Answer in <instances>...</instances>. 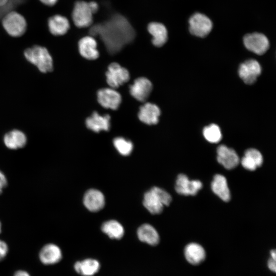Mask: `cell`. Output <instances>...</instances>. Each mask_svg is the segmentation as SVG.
<instances>
[{"label":"cell","mask_w":276,"mask_h":276,"mask_svg":"<svg viewBox=\"0 0 276 276\" xmlns=\"http://www.w3.org/2000/svg\"><path fill=\"white\" fill-rule=\"evenodd\" d=\"M90 34L100 35L107 51L112 54L120 51L135 36V32L128 20L119 14L113 16L103 24L93 26Z\"/></svg>","instance_id":"1"},{"label":"cell","mask_w":276,"mask_h":276,"mask_svg":"<svg viewBox=\"0 0 276 276\" xmlns=\"http://www.w3.org/2000/svg\"><path fill=\"white\" fill-rule=\"evenodd\" d=\"M26 60L36 66L39 71L46 73L53 70V59L48 49L40 45H34L24 52Z\"/></svg>","instance_id":"2"},{"label":"cell","mask_w":276,"mask_h":276,"mask_svg":"<svg viewBox=\"0 0 276 276\" xmlns=\"http://www.w3.org/2000/svg\"><path fill=\"white\" fill-rule=\"evenodd\" d=\"M1 22L6 33L13 38L22 36L28 29L26 18L15 10H12L5 13L1 18Z\"/></svg>","instance_id":"3"},{"label":"cell","mask_w":276,"mask_h":276,"mask_svg":"<svg viewBox=\"0 0 276 276\" xmlns=\"http://www.w3.org/2000/svg\"><path fill=\"white\" fill-rule=\"evenodd\" d=\"M189 25L190 33L200 37L206 36L213 28L211 20L205 15L198 12L193 14L190 17Z\"/></svg>","instance_id":"4"},{"label":"cell","mask_w":276,"mask_h":276,"mask_svg":"<svg viewBox=\"0 0 276 276\" xmlns=\"http://www.w3.org/2000/svg\"><path fill=\"white\" fill-rule=\"evenodd\" d=\"M92 12L88 3L82 1L76 2L74 5L72 18L74 25L78 28L89 27L93 22Z\"/></svg>","instance_id":"5"},{"label":"cell","mask_w":276,"mask_h":276,"mask_svg":"<svg viewBox=\"0 0 276 276\" xmlns=\"http://www.w3.org/2000/svg\"><path fill=\"white\" fill-rule=\"evenodd\" d=\"M243 43L247 50L259 55L265 53L269 47L267 37L258 32L246 34L243 37Z\"/></svg>","instance_id":"6"},{"label":"cell","mask_w":276,"mask_h":276,"mask_svg":"<svg viewBox=\"0 0 276 276\" xmlns=\"http://www.w3.org/2000/svg\"><path fill=\"white\" fill-rule=\"evenodd\" d=\"M106 77L109 86L112 88H116L128 82L130 75L127 69L113 62L108 66Z\"/></svg>","instance_id":"7"},{"label":"cell","mask_w":276,"mask_h":276,"mask_svg":"<svg viewBox=\"0 0 276 276\" xmlns=\"http://www.w3.org/2000/svg\"><path fill=\"white\" fill-rule=\"evenodd\" d=\"M261 67L256 60L249 59L241 64L238 73L240 77L247 84L255 83L261 74Z\"/></svg>","instance_id":"8"},{"label":"cell","mask_w":276,"mask_h":276,"mask_svg":"<svg viewBox=\"0 0 276 276\" xmlns=\"http://www.w3.org/2000/svg\"><path fill=\"white\" fill-rule=\"evenodd\" d=\"M202 187V183L200 180H190L186 175L180 174L177 176L175 189L176 192L180 195L194 196Z\"/></svg>","instance_id":"9"},{"label":"cell","mask_w":276,"mask_h":276,"mask_svg":"<svg viewBox=\"0 0 276 276\" xmlns=\"http://www.w3.org/2000/svg\"><path fill=\"white\" fill-rule=\"evenodd\" d=\"M99 103L105 108L116 110L121 102V96L119 93L112 88L100 89L97 93Z\"/></svg>","instance_id":"10"},{"label":"cell","mask_w":276,"mask_h":276,"mask_svg":"<svg viewBox=\"0 0 276 276\" xmlns=\"http://www.w3.org/2000/svg\"><path fill=\"white\" fill-rule=\"evenodd\" d=\"M39 259L45 265H54L59 262L62 258L60 248L54 243L44 245L39 252Z\"/></svg>","instance_id":"11"},{"label":"cell","mask_w":276,"mask_h":276,"mask_svg":"<svg viewBox=\"0 0 276 276\" xmlns=\"http://www.w3.org/2000/svg\"><path fill=\"white\" fill-rule=\"evenodd\" d=\"M152 89L151 81L145 77L135 79L133 84L129 87L131 95L140 102H145L149 97Z\"/></svg>","instance_id":"12"},{"label":"cell","mask_w":276,"mask_h":276,"mask_svg":"<svg viewBox=\"0 0 276 276\" xmlns=\"http://www.w3.org/2000/svg\"><path fill=\"white\" fill-rule=\"evenodd\" d=\"M217 159L225 169L231 170L236 167L240 159L236 151L225 145H220L217 149Z\"/></svg>","instance_id":"13"},{"label":"cell","mask_w":276,"mask_h":276,"mask_svg":"<svg viewBox=\"0 0 276 276\" xmlns=\"http://www.w3.org/2000/svg\"><path fill=\"white\" fill-rule=\"evenodd\" d=\"M47 28L49 33L53 36L65 35L70 28L68 19L60 14H54L50 16L47 20Z\"/></svg>","instance_id":"14"},{"label":"cell","mask_w":276,"mask_h":276,"mask_svg":"<svg viewBox=\"0 0 276 276\" xmlns=\"http://www.w3.org/2000/svg\"><path fill=\"white\" fill-rule=\"evenodd\" d=\"M83 204L91 212H97L105 205V197L103 193L96 189H89L83 197Z\"/></svg>","instance_id":"15"},{"label":"cell","mask_w":276,"mask_h":276,"mask_svg":"<svg viewBox=\"0 0 276 276\" xmlns=\"http://www.w3.org/2000/svg\"><path fill=\"white\" fill-rule=\"evenodd\" d=\"M160 114V110L159 107L154 104L148 102L140 107L138 117L143 123L151 125L158 123Z\"/></svg>","instance_id":"16"},{"label":"cell","mask_w":276,"mask_h":276,"mask_svg":"<svg viewBox=\"0 0 276 276\" xmlns=\"http://www.w3.org/2000/svg\"><path fill=\"white\" fill-rule=\"evenodd\" d=\"M185 259L193 265H197L202 263L206 258L204 248L196 243L187 244L184 249Z\"/></svg>","instance_id":"17"},{"label":"cell","mask_w":276,"mask_h":276,"mask_svg":"<svg viewBox=\"0 0 276 276\" xmlns=\"http://www.w3.org/2000/svg\"><path fill=\"white\" fill-rule=\"evenodd\" d=\"M97 43L92 36L82 38L78 42V50L80 55L88 60H95L99 57Z\"/></svg>","instance_id":"18"},{"label":"cell","mask_w":276,"mask_h":276,"mask_svg":"<svg viewBox=\"0 0 276 276\" xmlns=\"http://www.w3.org/2000/svg\"><path fill=\"white\" fill-rule=\"evenodd\" d=\"M5 146L11 150L24 147L27 143L26 135L21 130L13 129L6 133L3 137Z\"/></svg>","instance_id":"19"},{"label":"cell","mask_w":276,"mask_h":276,"mask_svg":"<svg viewBox=\"0 0 276 276\" xmlns=\"http://www.w3.org/2000/svg\"><path fill=\"white\" fill-rule=\"evenodd\" d=\"M110 120V117L108 114L102 116L95 111L90 117L87 118L85 124L90 130L95 132H99L109 129Z\"/></svg>","instance_id":"20"},{"label":"cell","mask_w":276,"mask_h":276,"mask_svg":"<svg viewBox=\"0 0 276 276\" xmlns=\"http://www.w3.org/2000/svg\"><path fill=\"white\" fill-rule=\"evenodd\" d=\"M147 29L152 35V42L157 47L164 45L168 40V31L166 27L157 22H152L148 24Z\"/></svg>","instance_id":"21"},{"label":"cell","mask_w":276,"mask_h":276,"mask_svg":"<svg viewBox=\"0 0 276 276\" xmlns=\"http://www.w3.org/2000/svg\"><path fill=\"white\" fill-rule=\"evenodd\" d=\"M213 192L221 200L227 202L231 199V193L226 178L222 175L216 174L211 183Z\"/></svg>","instance_id":"22"},{"label":"cell","mask_w":276,"mask_h":276,"mask_svg":"<svg viewBox=\"0 0 276 276\" xmlns=\"http://www.w3.org/2000/svg\"><path fill=\"white\" fill-rule=\"evenodd\" d=\"M139 240L149 245L154 246L159 242V236L155 228L149 224L140 226L137 231Z\"/></svg>","instance_id":"23"},{"label":"cell","mask_w":276,"mask_h":276,"mask_svg":"<svg viewBox=\"0 0 276 276\" xmlns=\"http://www.w3.org/2000/svg\"><path fill=\"white\" fill-rule=\"evenodd\" d=\"M74 268L77 273L83 276H91L99 270V262L93 259H86L75 262Z\"/></svg>","instance_id":"24"},{"label":"cell","mask_w":276,"mask_h":276,"mask_svg":"<svg viewBox=\"0 0 276 276\" xmlns=\"http://www.w3.org/2000/svg\"><path fill=\"white\" fill-rule=\"evenodd\" d=\"M143 205L152 214H158L162 213L164 206L151 189L145 193Z\"/></svg>","instance_id":"25"},{"label":"cell","mask_w":276,"mask_h":276,"mask_svg":"<svg viewBox=\"0 0 276 276\" xmlns=\"http://www.w3.org/2000/svg\"><path fill=\"white\" fill-rule=\"evenodd\" d=\"M101 229L111 239H120L124 234L123 226L118 221L114 220L105 222L101 226Z\"/></svg>","instance_id":"26"},{"label":"cell","mask_w":276,"mask_h":276,"mask_svg":"<svg viewBox=\"0 0 276 276\" xmlns=\"http://www.w3.org/2000/svg\"><path fill=\"white\" fill-rule=\"evenodd\" d=\"M203 134L205 139L212 143H217L222 139V134L219 126L212 124L204 128Z\"/></svg>","instance_id":"27"},{"label":"cell","mask_w":276,"mask_h":276,"mask_svg":"<svg viewBox=\"0 0 276 276\" xmlns=\"http://www.w3.org/2000/svg\"><path fill=\"white\" fill-rule=\"evenodd\" d=\"M113 143L116 149L122 155H129L133 150L132 142L123 137H118L115 138Z\"/></svg>","instance_id":"28"},{"label":"cell","mask_w":276,"mask_h":276,"mask_svg":"<svg viewBox=\"0 0 276 276\" xmlns=\"http://www.w3.org/2000/svg\"><path fill=\"white\" fill-rule=\"evenodd\" d=\"M159 198L164 205L168 206L172 200L171 195L165 190L154 187L151 189Z\"/></svg>","instance_id":"29"},{"label":"cell","mask_w":276,"mask_h":276,"mask_svg":"<svg viewBox=\"0 0 276 276\" xmlns=\"http://www.w3.org/2000/svg\"><path fill=\"white\" fill-rule=\"evenodd\" d=\"M245 155L251 158L257 164L258 167L262 165L263 162L262 155L259 151L254 148L247 149L244 153Z\"/></svg>","instance_id":"30"},{"label":"cell","mask_w":276,"mask_h":276,"mask_svg":"<svg viewBox=\"0 0 276 276\" xmlns=\"http://www.w3.org/2000/svg\"><path fill=\"white\" fill-rule=\"evenodd\" d=\"M241 164L243 168L249 171H254L258 167L251 158L245 155L241 159Z\"/></svg>","instance_id":"31"},{"label":"cell","mask_w":276,"mask_h":276,"mask_svg":"<svg viewBox=\"0 0 276 276\" xmlns=\"http://www.w3.org/2000/svg\"><path fill=\"white\" fill-rule=\"evenodd\" d=\"M8 251L9 247L7 243L0 239V262L6 257Z\"/></svg>","instance_id":"32"},{"label":"cell","mask_w":276,"mask_h":276,"mask_svg":"<svg viewBox=\"0 0 276 276\" xmlns=\"http://www.w3.org/2000/svg\"><path fill=\"white\" fill-rule=\"evenodd\" d=\"M10 4L9 0H0V14L2 17V10L3 15L7 12L10 11Z\"/></svg>","instance_id":"33"},{"label":"cell","mask_w":276,"mask_h":276,"mask_svg":"<svg viewBox=\"0 0 276 276\" xmlns=\"http://www.w3.org/2000/svg\"><path fill=\"white\" fill-rule=\"evenodd\" d=\"M8 185V180L5 174L0 170V194Z\"/></svg>","instance_id":"34"},{"label":"cell","mask_w":276,"mask_h":276,"mask_svg":"<svg viewBox=\"0 0 276 276\" xmlns=\"http://www.w3.org/2000/svg\"><path fill=\"white\" fill-rule=\"evenodd\" d=\"M275 260L271 258H270L267 262V266L269 270L275 272L276 271Z\"/></svg>","instance_id":"35"},{"label":"cell","mask_w":276,"mask_h":276,"mask_svg":"<svg viewBox=\"0 0 276 276\" xmlns=\"http://www.w3.org/2000/svg\"><path fill=\"white\" fill-rule=\"evenodd\" d=\"M43 5L51 7L55 6L58 0H38Z\"/></svg>","instance_id":"36"},{"label":"cell","mask_w":276,"mask_h":276,"mask_svg":"<svg viewBox=\"0 0 276 276\" xmlns=\"http://www.w3.org/2000/svg\"><path fill=\"white\" fill-rule=\"evenodd\" d=\"M88 5L93 14L97 12L99 7L98 5L96 2H90L88 3Z\"/></svg>","instance_id":"37"},{"label":"cell","mask_w":276,"mask_h":276,"mask_svg":"<svg viewBox=\"0 0 276 276\" xmlns=\"http://www.w3.org/2000/svg\"><path fill=\"white\" fill-rule=\"evenodd\" d=\"M13 276H31L30 273L24 270H18L15 272Z\"/></svg>","instance_id":"38"},{"label":"cell","mask_w":276,"mask_h":276,"mask_svg":"<svg viewBox=\"0 0 276 276\" xmlns=\"http://www.w3.org/2000/svg\"><path fill=\"white\" fill-rule=\"evenodd\" d=\"M270 258L276 260V252L275 249H272L270 252Z\"/></svg>","instance_id":"39"},{"label":"cell","mask_w":276,"mask_h":276,"mask_svg":"<svg viewBox=\"0 0 276 276\" xmlns=\"http://www.w3.org/2000/svg\"><path fill=\"white\" fill-rule=\"evenodd\" d=\"M2 232V224H1V222H0V233H1Z\"/></svg>","instance_id":"40"}]
</instances>
